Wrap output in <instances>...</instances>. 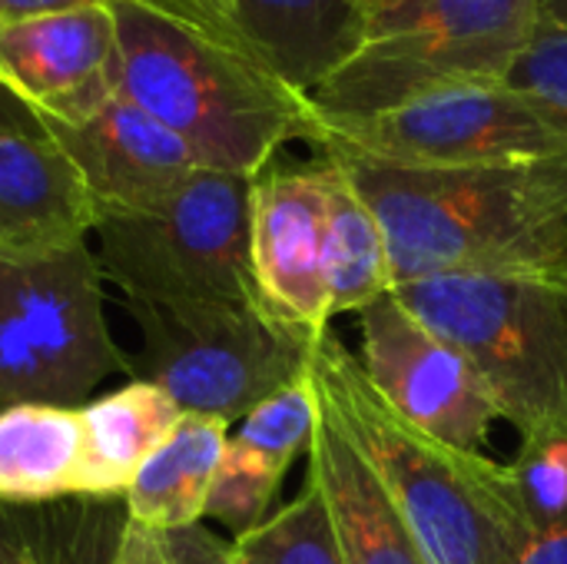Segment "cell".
I'll list each match as a JSON object with an SVG mask.
<instances>
[{"instance_id": "6da1fadb", "label": "cell", "mask_w": 567, "mask_h": 564, "mask_svg": "<svg viewBox=\"0 0 567 564\" xmlns=\"http://www.w3.org/2000/svg\"><path fill=\"white\" fill-rule=\"evenodd\" d=\"M319 156L349 176L382 223L395 286L432 276H502L567 293V160L395 170L326 150Z\"/></svg>"}, {"instance_id": "7a4b0ae2", "label": "cell", "mask_w": 567, "mask_h": 564, "mask_svg": "<svg viewBox=\"0 0 567 564\" xmlns=\"http://www.w3.org/2000/svg\"><path fill=\"white\" fill-rule=\"evenodd\" d=\"M309 376L429 564L518 562L535 529L512 465L455 449L399 416L332 329L312 346Z\"/></svg>"}, {"instance_id": "3957f363", "label": "cell", "mask_w": 567, "mask_h": 564, "mask_svg": "<svg viewBox=\"0 0 567 564\" xmlns=\"http://www.w3.org/2000/svg\"><path fill=\"white\" fill-rule=\"evenodd\" d=\"M116 93L173 130L209 170L259 176L316 136V113L256 53L223 43L146 0H110Z\"/></svg>"}, {"instance_id": "277c9868", "label": "cell", "mask_w": 567, "mask_h": 564, "mask_svg": "<svg viewBox=\"0 0 567 564\" xmlns=\"http://www.w3.org/2000/svg\"><path fill=\"white\" fill-rule=\"evenodd\" d=\"M535 30L538 0H372L352 57L306 100L316 123H339L502 83Z\"/></svg>"}, {"instance_id": "5b68a950", "label": "cell", "mask_w": 567, "mask_h": 564, "mask_svg": "<svg viewBox=\"0 0 567 564\" xmlns=\"http://www.w3.org/2000/svg\"><path fill=\"white\" fill-rule=\"evenodd\" d=\"M392 293L475 366L522 439L567 432V293L502 276H432Z\"/></svg>"}, {"instance_id": "8992f818", "label": "cell", "mask_w": 567, "mask_h": 564, "mask_svg": "<svg viewBox=\"0 0 567 564\" xmlns=\"http://www.w3.org/2000/svg\"><path fill=\"white\" fill-rule=\"evenodd\" d=\"M256 176L196 170L140 213L93 223L96 263L126 299L156 306L262 302L252 279Z\"/></svg>"}, {"instance_id": "52a82bcc", "label": "cell", "mask_w": 567, "mask_h": 564, "mask_svg": "<svg viewBox=\"0 0 567 564\" xmlns=\"http://www.w3.org/2000/svg\"><path fill=\"white\" fill-rule=\"evenodd\" d=\"M96 253L80 243L0 256V402L83 409L133 372L103 316Z\"/></svg>"}, {"instance_id": "ba28073f", "label": "cell", "mask_w": 567, "mask_h": 564, "mask_svg": "<svg viewBox=\"0 0 567 564\" xmlns=\"http://www.w3.org/2000/svg\"><path fill=\"white\" fill-rule=\"evenodd\" d=\"M143 349L140 382L163 389L183 416L246 419L259 402L309 372L312 342L282 326L262 302L156 306L126 299Z\"/></svg>"}, {"instance_id": "9c48e42d", "label": "cell", "mask_w": 567, "mask_h": 564, "mask_svg": "<svg viewBox=\"0 0 567 564\" xmlns=\"http://www.w3.org/2000/svg\"><path fill=\"white\" fill-rule=\"evenodd\" d=\"M312 146L395 170L561 163L567 116L508 83H472L375 116L316 123Z\"/></svg>"}, {"instance_id": "30bf717a", "label": "cell", "mask_w": 567, "mask_h": 564, "mask_svg": "<svg viewBox=\"0 0 567 564\" xmlns=\"http://www.w3.org/2000/svg\"><path fill=\"white\" fill-rule=\"evenodd\" d=\"M362 319V369L389 406L429 435L478 452L498 406L475 366L429 329L395 293H385Z\"/></svg>"}, {"instance_id": "8fae6325", "label": "cell", "mask_w": 567, "mask_h": 564, "mask_svg": "<svg viewBox=\"0 0 567 564\" xmlns=\"http://www.w3.org/2000/svg\"><path fill=\"white\" fill-rule=\"evenodd\" d=\"M252 279L262 306L306 342L332 322L326 279V173L262 170L252 186Z\"/></svg>"}, {"instance_id": "7c38bea8", "label": "cell", "mask_w": 567, "mask_h": 564, "mask_svg": "<svg viewBox=\"0 0 567 564\" xmlns=\"http://www.w3.org/2000/svg\"><path fill=\"white\" fill-rule=\"evenodd\" d=\"M40 126L73 163L93 203V223L150 209L203 170L173 130L120 93L73 120L40 116Z\"/></svg>"}, {"instance_id": "4fadbf2b", "label": "cell", "mask_w": 567, "mask_h": 564, "mask_svg": "<svg viewBox=\"0 0 567 564\" xmlns=\"http://www.w3.org/2000/svg\"><path fill=\"white\" fill-rule=\"evenodd\" d=\"M0 83L37 116L73 120L116 93V23L106 3L0 20Z\"/></svg>"}, {"instance_id": "5bb4252c", "label": "cell", "mask_w": 567, "mask_h": 564, "mask_svg": "<svg viewBox=\"0 0 567 564\" xmlns=\"http://www.w3.org/2000/svg\"><path fill=\"white\" fill-rule=\"evenodd\" d=\"M93 233V203L43 130L0 133V256L80 243Z\"/></svg>"}, {"instance_id": "9a60e30c", "label": "cell", "mask_w": 567, "mask_h": 564, "mask_svg": "<svg viewBox=\"0 0 567 564\" xmlns=\"http://www.w3.org/2000/svg\"><path fill=\"white\" fill-rule=\"evenodd\" d=\"M309 479L322 492L346 564H429L389 492L319 399Z\"/></svg>"}, {"instance_id": "2e32d148", "label": "cell", "mask_w": 567, "mask_h": 564, "mask_svg": "<svg viewBox=\"0 0 567 564\" xmlns=\"http://www.w3.org/2000/svg\"><path fill=\"white\" fill-rule=\"evenodd\" d=\"M246 47L296 93L309 96L362 40L355 0H229Z\"/></svg>"}, {"instance_id": "e0dca14e", "label": "cell", "mask_w": 567, "mask_h": 564, "mask_svg": "<svg viewBox=\"0 0 567 564\" xmlns=\"http://www.w3.org/2000/svg\"><path fill=\"white\" fill-rule=\"evenodd\" d=\"M226 442L229 422L213 416H183L123 492L130 522L146 529L196 525L206 515Z\"/></svg>"}, {"instance_id": "ac0fdd59", "label": "cell", "mask_w": 567, "mask_h": 564, "mask_svg": "<svg viewBox=\"0 0 567 564\" xmlns=\"http://www.w3.org/2000/svg\"><path fill=\"white\" fill-rule=\"evenodd\" d=\"M83 462L80 409L7 406L0 412V502L83 495Z\"/></svg>"}, {"instance_id": "d6986e66", "label": "cell", "mask_w": 567, "mask_h": 564, "mask_svg": "<svg viewBox=\"0 0 567 564\" xmlns=\"http://www.w3.org/2000/svg\"><path fill=\"white\" fill-rule=\"evenodd\" d=\"M86 435L83 495H120L143 462L183 419L179 406L150 382H130L80 409Z\"/></svg>"}, {"instance_id": "ffe728a7", "label": "cell", "mask_w": 567, "mask_h": 564, "mask_svg": "<svg viewBox=\"0 0 567 564\" xmlns=\"http://www.w3.org/2000/svg\"><path fill=\"white\" fill-rule=\"evenodd\" d=\"M326 173V279L332 316L362 312L392 293V256L382 223L349 176L319 156Z\"/></svg>"}, {"instance_id": "44dd1931", "label": "cell", "mask_w": 567, "mask_h": 564, "mask_svg": "<svg viewBox=\"0 0 567 564\" xmlns=\"http://www.w3.org/2000/svg\"><path fill=\"white\" fill-rule=\"evenodd\" d=\"M233 564H346L329 509L312 479L302 495L269 515L256 532L233 539Z\"/></svg>"}, {"instance_id": "7402d4cb", "label": "cell", "mask_w": 567, "mask_h": 564, "mask_svg": "<svg viewBox=\"0 0 567 564\" xmlns=\"http://www.w3.org/2000/svg\"><path fill=\"white\" fill-rule=\"evenodd\" d=\"M319 429V392L312 376L289 382L266 402H259L233 435L252 455L272 462L276 469H289L299 452H309L312 435Z\"/></svg>"}, {"instance_id": "603a6c76", "label": "cell", "mask_w": 567, "mask_h": 564, "mask_svg": "<svg viewBox=\"0 0 567 564\" xmlns=\"http://www.w3.org/2000/svg\"><path fill=\"white\" fill-rule=\"evenodd\" d=\"M282 475H286L282 469H276L272 462L252 455L249 449H243L239 442L229 439L219 472H216V482L209 489L206 519L219 522L236 539L256 532L269 519V509L279 495Z\"/></svg>"}, {"instance_id": "cb8c5ba5", "label": "cell", "mask_w": 567, "mask_h": 564, "mask_svg": "<svg viewBox=\"0 0 567 564\" xmlns=\"http://www.w3.org/2000/svg\"><path fill=\"white\" fill-rule=\"evenodd\" d=\"M532 529L542 532L567 515V432L522 439V452L512 462Z\"/></svg>"}, {"instance_id": "d4e9b609", "label": "cell", "mask_w": 567, "mask_h": 564, "mask_svg": "<svg viewBox=\"0 0 567 564\" xmlns=\"http://www.w3.org/2000/svg\"><path fill=\"white\" fill-rule=\"evenodd\" d=\"M113 564H233V545L199 522L186 529H146L126 519Z\"/></svg>"}, {"instance_id": "484cf974", "label": "cell", "mask_w": 567, "mask_h": 564, "mask_svg": "<svg viewBox=\"0 0 567 564\" xmlns=\"http://www.w3.org/2000/svg\"><path fill=\"white\" fill-rule=\"evenodd\" d=\"M502 83L555 106L567 116V30H551L538 23L535 37L518 53Z\"/></svg>"}, {"instance_id": "4316f807", "label": "cell", "mask_w": 567, "mask_h": 564, "mask_svg": "<svg viewBox=\"0 0 567 564\" xmlns=\"http://www.w3.org/2000/svg\"><path fill=\"white\" fill-rule=\"evenodd\" d=\"M146 3L159 7L163 13H169V17H176V20H183V23H189V27L209 33V37H216L223 43L249 50L243 33H239V27H236L229 0H146Z\"/></svg>"}, {"instance_id": "83f0119b", "label": "cell", "mask_w": 567, "mask_h": 564, "mask_svg": "<svg viewBox=\"0 0 567 564\" xmlns=\"http://www.w3.org/2000/svg\"><path fill=\"white\" fill-rule=\"evenodd\" d=\"M515 564H567V515L532 535Z\"/></svg>"}, {"instance_id": "f1b7e54d", "label": "cell", "mask_w": 567, "mask_h": 564, "mask_svg": "<svg viewBox=\"0 0 567 564\" xmlns=\"http://www.w3.org/2000/svg\"><path fill=\"white\" fill-rule=\"evenodd\" d=\"M93 3H106V0H0V20H27V17H43V13L93 7Z\"/></svg>"}, {"instance_id": "f546056e", "label": "cell", "mask_w": 567, "mask_h": 564, "mask_svg": "<svg viewBox=\"0 0 567 564\" xmlns=\"http://www.w3.org/2000/svg\"><path fill=\"white\" fill-rule=\"evenodd\" d=\"M20 130H43L40 116L0 83V133H20Z\"/></svg>"}, {"instance_id": "4dcf8cb0", "label": "cell", "mask_w": 567, "mask_h": 564, "mask_svg": "<svg viewBox=\"0 0 567 564\" xmlns=\"http://www.w3.org/2000/svg\"><path fill=\"white\" fill-rule=\"evenodd\" d=\"M538 23L551 30H567V0H538Z\"/></svg>"}, {"instance_id": "1f68e13d", "label": "cell", "mask_w": 567, "mask_h": 564, "mask_svg": "<svg viewBox=\"0 0 567 564\" xmlns=\"http://www.w3.org/2000/svg\"><path fill=\"white\" fill-rule=\"evenodd\" d=\"M0 564H37L33 552L0 532Z\"/></svg>"}, {"instance_id": "d6a6232c", "label": "cell", "mask_w": 567, "mask_h": 564, "mask_svg": "<svg viewBox=\"0 0 567 564\" xmlns=\"http://www.w3.org/2000/svg\"><path fill=\"white\" fill-rule=\"evenodd\" d=\"M355 3H359V7H362V13H365V7H369L372 0H355Z\"/></svg>"}]
</instances>
